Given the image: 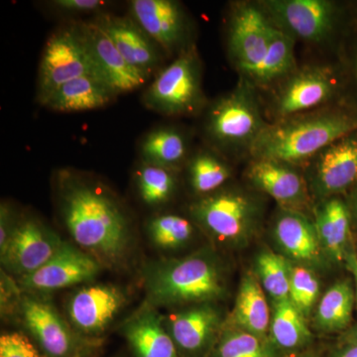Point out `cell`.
I'll return each mask as SVG.
<instances>
[{"label":"cell","instance_id":"obj_40","mask_svg":"<svg viewBox=\"0 0 357 357\" xmlns=\"http://www.w3.org/2000/svg\"><path fill=\"white\" fill-rule=\"evenodd\" d=\"M347 202L349 211H351L352 223L357 227V182L351 189V197Z\"/></svg>","mask_w":357,"mask_h":357},{"label":"cell","instance_id":"obj_23","mask_svg":"<svg viewBox=\"0 0 357 357\" xmlns=\"http://www.w3.org/2000/svg\"><path fill=\"white\" fill-rule=\"evenodd\" d=\"M296 39L275 27L273 38L262 62L246 79L257 91L270 89L298 69L295 57Z\"/></svg>","mask_w":357,"mask_h":357},{"label":"cell","instance_id":"obj_31","mask_svg":"<svg viewBox=\"0 0 357 357\" xmlns=\"http://www.w3.org/2000/svg\"><path fill=\"white\" fill-rule=\"evenodd\" d=\"M175 172L143 162L136 172V185L143 203L157 206L170 201L177 188Z\"/></svg>","mask_w":357,"mask_h":357},{"label":"cell","instance_id":"obj_10","mask_svg":"<svg viewBox=\"0 0 357 357\" xmlns=\"http://www.w3.org/2000/svg\"><path fill=\"white\" fill-rule=\"evenodd\" d=\"M275 26L259 2H236L229 18V55L241 77L249 76L262 62L271 43Z\"/></svg>","mask_w":357,"mask_h":357},{"label":"cell","instance_id":"obj_15","mask_svg":"<svg viewBox=\"0 0 357 357\" xmlns=\"http://www.w3.org/2000/svg\"><path fill=\"white\" fill-rule=\"evenodd\" d=\"M79 27L96 77L105 82L115 95L130 93L146 84L149 76L134 69L124 60L98 20L79 23Z\"/></svg>","mask_w":357,"mask_h":357},{"label":"cell","instance_id":"obj_37","mask_svg":"<svg viewBox=\"0 0 357 357\" xmlns=\"http://www.w3.org/2000/svg\"><path fill=\"white\" fill-rule=\"evenodd\" d=\"M0 357L41 356L29 338L20 333H9L0 337Z\"/></svg>","mask_w":357,"mask_h":357},{"label":"cell","instance_id":"obj_24","mask_svg":"<svg viewBox=\"0 0 357 357\" xmlns=\"http://www.w3.org/2000/svg\"><path fill=\"white\" fill-rule=\"evenodd\" d=\"M351 225L349 204L338 197L326 199L317 210L314 225L319 241L338 261L347 256L345 246L351 236Z\"/></svg>","mask_w":357,"mask_h":357},{"label":"cell","instance_id":"obj_13","mask_svg":"<svg viewBox=\"0 0 357 357\" xmlns=\"http://www.w3.org/2000/svg\"><path fill=\"white\" fill-rule=\"evenodd\" d=\"M102 266L83 249L64 241L44 266L15 279L23 292L47 295L61 289L95 280Z\"/></svg>","mask_w":357,"mask_h":357},{"label":"cell","instance_id":"obj_3","mask_svg":"<svg viewBox=\"0 0 357 357\" xmlns=\"http://www.w3.org/2000/svg\"><path fill=\"white\" fill-rule=\"evenodd\" d=\"M145 302L156 309L206 304L225 293L222 269L210 253L149 262L143 268Z\"/></svg>","mask_w":357,"mask_h":357},{"label":"cell","instance_id":"obj_25","mask_svg":"<svg viewBox=\"0 0 357 357\" xmlns=\"http://www.w3.org/2000/svg\"><path fill=\"white\" fill-rule=\"evenodd\" d=\"M275 236L282 248L301 261H312L319 255L316 225L300 213L283 210L275 222Z\"/></svg>","mask_w":357,"mask_h":357},{"label":"cell","instance_id":"obj_30","mask_svg":"<svg viewBox=\"0 0 357 357\" xmlns=\"http://www.w3.org/2000/svg\"><path fill=\"white\" fill-rule=\"evenodd\" d=\"M354 294L349 281H342L333 285L319 303L318 321L319 326L328 331L344 328L351 319Z\"/></svg>","mask_w":357,"mask_h":357},{"label":"cell","instance_id":"obj_2","mask_svg":"<svg viewBox=\"0 0 357 357\" xmlns=\"http://www.w3.org/2000/svg\"><path fill=\"white\" fill-rule=\"evenodd\" d=\"M357 130V107L349 100L269 122L251 148V159L306 164L342 136Z\"/></svg>","mask_w":357,"mask_h":357},{"label":"cell","instance_id":"obj_8","mask_svg":"<svg viewBox=\"0 0 357 357\" xmlns=\"http://www.w3.org/2000/svg\"><path fill=\"white\" fill-rule=\"evenodd\" d=\"M147 109L169 116H189L206 105L202 84V63L194 46H189L162 70L143 95Z\"/></svg>","mask_w":357,"mask_h":357},{"label":"cell","instance_id":"obj_9","mask_svg":"<svg viewBox=\"0 0 357 357\" xmlns=\"http://www.w3.org/2000/svg\"><path fill=\"white\" fill-rule=\"evenodd\" d=\"M260 208L245 192L218 190L191 206L194 220L222 241H237L255 229Z\"/></svg>","mask_w":357,"mask_h":357},{"label":"cell","instance_id":"obj_41","mask_svg":"<svg viewBox=\"0 0 357 357\" xmlns=\"http://www.w3.org/2000/svg\"><path fill=\"white\" fill-rule=\"evenodd\" d=\"M335 357H357V344L349 342V344Z\"/></svg>","mask_w":357,"mask_h":357},{"label":"cell","instance_id":"obj_33","mask_svg":"<svg viewBox=\"0 0 357 357\" xmlns=\"http://www.w3.org/2000/svg\"><path fill=\"white\" fill-rule=\"evenodd\" d=\"M257 269L263 287L273 299H289L291 270L282 256L266 251L257 258Z\"/></svg>","mask_w":357,"mask_h":357},{"label":"cell","instance_id":"obj_38","mask_svg":"<svg viewBox=\"0 0 357 357\" xmlns=\"http://www.w3.org/2000/svg\"><path fill=\"white\" fill-rule=\"evenodd\" d=\"M52 6L66 13H89L107 6L102 0H55Z\"/></svg>","mask_w":357,"mask_h":357},{"label":"cell","instance_id":"obj_11","mask_svg":"<svg viewBox=\"0 0 357 357\" xmlns=\"http://www.w3.org/2000/svg\"><path fill=\"white\" fill-rule=\"evenodd\" d=\"M89 74L96 75L95 68L79 24L58 30L48 39L42 54L39 102H43L62 84Z\"/></svg>","mask_w":357,"mask_h":357},{"label":"cell","instance_id":"obj_20","mask_svg":"<svg viewBox=\"0 0 357 357\" xmlns=\"http://www.w3.org/2000/svg\"><path fill=\"white\" fill-rule=\"evenodd\" d=\"M124 60L134 69L150 76L161 62L158 45L132 18L102 15L98 20Z\"/></svg>","mask_w":357,"mask_h":357},{"label":"cell","instance_id":"obj_39","mask_svg":"<svg viewBox=\"0 0 357 357\" xmlns=\"http://www.w3.org/2000/svg\"><path fill=\"white\" fill-rule=\"evenodd\" d=\"M17 220L8 204L2 203L0 206V251L3 250L8 243Z\"/></svg>","mask_w":357,"mask_h":357},{"label":"cell","instance_id":"obj_35","mask_svg":"<svg viewBox=\"0 0 357 357\" xmlns=\"http://www.w3.org/2000/svg\"><path fill=\"white\" fill-rule=\"evenodd\" d=\"M319 295V282L311 271L304 267L291 270L289 299L302 314L312 309Z\"/></svg>","mask_w":357,"mask_h":357},{"label":"cell","instance_id":"obj_26","mask_svg":"<svg viewBox=\"0 0 357 357\" xmlns=\"http://www.w3.org/2000/svg\"><path fill=\"white\" fill-rule=\"evenodd\" d=\"M189 140L180 129L161 128L148 133L141 143L144 163L177 171L189 158Z\"/></svg>","mask_w":357,"mask_h":357},{"label":"cell","instance_id":"obj_1","mask_svg":"<svg viewBox=\"0 0 357 357\" xmlns=\"http://www.w3.org/2000/svg\"><path fill=\"white\" fill-rule=\"evenodd\" d=\"M59 211L74 243L102 268L119 269L133 246L130 220L107 188L72 171L57 178Z\"/></svg>","mask_w":357,"mask_h":357},{"label":"cell","instance_id":"obj_22","mask_svg":"<svg viewBox=\"0 0 357 357\" xmlns=\"http://www.w3.org/2000/svg\"><path fill=\"white\" fill-rule=\"evenodd\" d=\"M115 96L105 82L96 75L89 74L59 86L41 103L58 112H86L102 109Z\"/></svg>","mask_w":357,"mask_h":357},{"label":"cell","instance_id":"obj_34","mask_svg":"<svg viewBox=\"0 0 357 357\" xmlns=\"http://www.w3.org/2000/svg\"><path fill=\"white\" fill-rule=\"evenodd\" d=\"M213 357H273V354L260 337L236 332L222 337Z\"/></svg>","mask_w":357,"mask_h":357},{"label":"cell","instance_id":"obj_28","mask_svg":"<svg viewBox=\"0 0 357 357\" xmlns=\"http://www.w3.org/2000/svg\"><path fill=\"white\" fill-rule=\"evenodd\" d=\"M220 156L218 152L201 150L188 161L190 184L202 197L218 192L231 176V169Z\"/></svg>","mask_w":357,"mask_h":357},{"label":"cell","instance_id":"obj_27","mask_svg":"<svg viewBox=\"0 0 357 357\" xmlns=\"http://www.w3.org/2000/svg\"><path fill=\"white\" fill-rule=\"evenodd\" d=\"M232 319L246 332L262 337L270 325V312L261 286L253 274L244 277L239 288Z\"/></svg>","mask_w":357,"mask_h":357},{"label":"cell","instance_id":"obj_32","mask_svg":"<svg viewBox=\"0 0 357 357\" xmlns=\"http://www.w3.org/2000/svg\"><path fill=\"white\" fill-rule=\"evenodd\" d=\"M147 236L156 248H178L192 238L194 227L185 218L172 213L154 215L146 223Z\"/></svg>","mask_w":357,"mask_h":357},{"label":"cell","instance_id":"obj_42","mask_svg":"<svg viewBox=\"0 0 357 357\" xmlns=\"http://www.w3.org/2000/svg\"><path fill=\"white\" fill-rule=\"evenodd\" d=\"M349 342L357 344V326L351 331V335H349Z\"/></svg>","mask_w":357,"mask_h":357},{"label":"cell","instance_id":"obj_17","mask_svg":"<svg viewBox=\"0 0 357 357\" xmlns=\"http://www.w3.org/2000/svg\"><path fill=\"white\" fill-rule=\"evenodd\" d=\"M132 20L164 50L182 52L188 48L189 21L184 8L174 0H132Z\"/></svg>","mask_w":357,"mask_h":357},{"label":"cell","instance_id":"obj_12","mask_svg":"<svg viewBox=\"0 0 357 357\" xmlns=\"http://www.w3.org/2000/svg\"><path fill=\"white\" fill-rule=\"evenodd\" d=\"M63 243L41 220L18 218L8 243L0 251L1 269L15 279L32 274L57 253Z\"/></svg>","mask_w":357,"mask_h":357},{"label":"cell","instance_id":"obj_7","mask_svg":"<svg viewBox=\"0 0 357 357\" xmlns=\"http://www.w3.org/2000/svg\"><path fill=\"white\" fill-rule=\"evenodd\" d=\"M38 342L48 357H88L100 345L84 337L44 295L23 292L13 316Z\"/></svg>","mask_w":357,"mask_h":357},{"label":"cell","instance_id":"obj_21","mask_svg":"<svg viewBox=\"0 0 357 357\" xmlns=\"http://www.w3.org/2000/svg\"><path fill=\"white\" fill-rule=\"evenodd\" d=\"M164 325L177 349L199 354L215 337L220 325V316L210 303H206L164 317Z\"/></svg>","mask_w":357,"mask_h":357},{"label":"cell","instance_id":"obj_4","mask_svg":"<svg viewBox=\"0 0 357 357\" xmlns=\"http://www.w3.org/2000/svg\"><path fill=\"white\" fill-rule=\"evenodd\" d=\"M275 27L296 40L342 47L357 26V3L333 0H265L259 2Z\"/></svg>","mask_w":357,"mask_h":357},{"label":"cell","instance_id":"obj_14","mask_svg":"<svg viewBox=\"0 0 357 357\" xmlns=\"http://www.w3.org/2000/svg\"><path fill=\"white\" fill-rule=\"evenodd\" d=\"M128 302L123 288L112 284H91L70 296L66 305L68 321L84 337L102 335Z\"/></svg>","mask_w":357,"mask_h":357},{"label":"cell","instance_id":"obj_16","mask_svg":"<svg viewBox=\"0 0 357 357\" xmlns=\"http://www.w3.org/2000/svg\"><path fill=\"white\" fill-rule=\"evenodd\" d=\"M307 164L321 196L328 199L349 191L357 182V130L324 148Z\"/></svg>","mask_w":357,"mask_h":357},{"label":"cell","instance_id":"obj_6","mask_svg":"<svg viewBox=\"0 0 357 357\" xmlns=\"http://www.w3.org/2000/svg\"><path fill=\"white\" fill-rule=\"evenodd\" d=\"M270 89L272 93L266 107L272 122L347 100L340 64L298 68Z\"/></svg>","mask_w":357,"mask_h":357},{"label":"cell","instance_id":"obj_18","mask_svg":"<svg viewBox=\"0 0 357 357\" xmlns=\"http://www.w3.org/2000/svg\"><path fill=\"white\" fill-rule=\"evenodd\" d=\"M297 167L270 159H251L246 178L256 189L266 192L286 210L303 206L307 201L304 178Z\"/></svg>","mask_w":357,"mask_h":357},{"label":"cell","instance_id":"obj_29","mask_svg":"<svg viewBox=\"0 0 357 357\" xmlns=\"http://www.w3.org/2000/svg\"><path fill=\"white\" fill-rule=\"evenodd\" d=\"M271 333L274 342L283 349H295L310 338V332L303 314L294 306L290 299L277 301Z\"/></svg>","mask_w":357,"mask_h":357},{"label":"cell","instance_id":"obj_5","mask_svg":"<svg viewBox=\"0 0 357 357\" xmlns=\"http://www.w3.org/2000/svg\"><path fill=\"white\" fill-rule=\"evenodd\" d=\"M268 124L257 89L239 77L236 88L208 107L204 133L218 152L249 156Z\"/></svg>","mask_w":357,"mask_h":357},{"label":"cell","instance_id":"obj_19","mask_svg":"<svg viewBox=\"0 0 357 357\" xmlns=\"http://www.w3.org/2000/svg\"><path fill=\"white\" fill-rule=\"evenodd\" d=\"M121 332L135 357H180L164 317L145 301L124 319Z\"/></svg>","mask_w":357,"mask_h":357},{"label":"cell","instance_id":"obj_36","mask_svg":"<svg viewBox=\"0 0 357 357\" xmlns=\"http://www.w3.org/2000/svg\"><path fill=\"white\" fill-rule=\"evenodd\" d=\"M340 52L345 96L349 102L357 107V26L345 40Z\"/></svg>","mask_w":357,"mask_h":357}]
</instances>
